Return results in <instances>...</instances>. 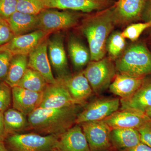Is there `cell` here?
<instances>
[{
	"label": "cell",
	"instance_id": "1",
	"mask_svg": "<svg viewBox=\"0 0 151 151\" xmlns=\"http://www.w3.org/2000/svg\"><path fill=\"white\" fill-rule=\"evenodd\" d=\"M112 6L87 15L82 21L81 31L88 42L90 61L105 57L107 40L116 26Z\"/></svg>",
	"mask_w": 151,
	"mask_h": 151
},
{
	"label": "cell",
	"instance_id": "2",
	"mask_svg": "<svg viewBox=\"0 0 151 151\" xmlns=\"http://www.w3.org/2000/svg\"><path fill=\"white\" fill-rule=\"evenodd\" d=\"M79 105L58 108L39 107L28 116L29 125L37 133L60 136L76 124Z\"/></svg>",
	"mask_w": 151,
	"mask_h": 151
},
{
	"label": "cell",
	"instance_id": "3",
	"mask_svg": "<svg viewBox=\"0 0 151 151\" xmlns=\"http://www.w3.org/2000/svg\"><path fill=\"white\" fill-rule=\"evenodd\" d=\"M115 60L116 72L134 77L151 74V51L145 43L135 42Z\"/></svg>",
	"mask_w": 151,
	"mask_h": 151
},
{
	"label": "cell",
	"instance_id": "4",
	"mask_svg": "<svg viewBox=\"0 0 151 151\" xmlns=\"http://www.w3.org/2000/svg\"><path fill=\"white\" fill-rule=\"evenodd\" d=\"M59 137L18 133L8 135L4 142L8 151H55Z\"/></svg>",
	"mask_w": 151,
	"mask_h": 151
},
{
	"label": "cell",
	"instance_id": "5",
	"mask_svg": "<svg viewBox=\"0 0 151 151\" xmlns=\"http://www.w3.org/2000/svg\"><path fill=\"white\" fill-rule=\"evenodd\" d=\"M83 72L93 92L97 94L109 87L117 72L114 60L109 57L89 61Z\"/></svg>",
	"mask_w": 151,
	"mask_h": 151
},
{
	"label": "cell",
	"instance_id": "6",
	"mask_svg": "<svg viewBox=\"0 0 151 151\" xmlns=\"http://www.w3.org/2000/svg\"><path fill=\"white\" fill-rule=\"evenodd\" d=\"M39 29L50 33L75 27L79 22L81 14L68 10H44L39 14Z\"/></svg>",
	"mask_w": 151,
	"mask_h": 151
},
{
	"label": "cell",
	"instance_id": "7",
	"mask_svg": "<svg viewBox=\"0 0 151 151\" xmlns=\"http://www.w3.org/2000/svg\"><path fill=\"white\" fill-rule=\"evenodd\" d=\"M120 105L119 98H101L96 99L86 105L78 113L76 124L102 121L118 111Z\"/></svg>",
	"mask_w": 151,
	"mask_h": 151
},
{
	"label": "cell",
	"instance_id": "8",
	"mask_svg": "<svg viewBox=\"0 0 151 151\" xmlns=\"http://www.w3.org/2000/svg\"><path fill=\"white\" fill-rule=\"evenodd\" d=\"M47 52L50 65L56 73V79L64 80L72 75L68 67L62 34H55L47 38Z\"/></svg>",
	"mask_w": 151,
	"mask_h": 151
},
{
	"label": "cell",
	"instance_id": "9",
	"mask_svg": "<svg viewBox=\"0 0 151 151\" xmlns=\"http://www.w3.org/2000/svg\"><path fill=\"white\" fill-rule=\"evenodd\" d=\"M91 151H107L112 146L111 129L103 120L80 124Z\"/></svg>",
	"mask_w": 151,
	"mask_h": 151
},
{
	"label": "cell",
	"instance_id": "10",
	"mask_svg": "<svg viewBox=\"0 0 151 151\" xmlns=\"http://www.w3.org/2000/svg\"><path fill=\"white\" fill-rule=\"evenodd\" d=\"M147 1L117 0L112 6L116 26H125L141 19Z\"/></svg>",
	"mask_w": 151,
	"mask_h": 151
},
{
	"label": "cell",
	"instance_id": "11",
	"mask_svg": "<svg viewBox=\"0 0 151 151\" xmlns=\"http://www.w3.org/2000/svg\"><path fill=\"white\" fill-rule=\"evenodd\" d=\"M77 105L70 96L64 81L57 79L54 84H48L42 92L39 107L58 108Z\"/></svg>",
	"mask_w": 151,
	"mask_h": 151
},
{
	"label": "cell",
	"instance_id": "12",
	"mask_svg": "<svg viewBox=\"0 0 151 151\" xmlns=\"http://www.w3.org/2000/svg\"><path fill=\"white\" fill-rule=\"evenodd\" d=\"M111 129H138L150 119L144 112L133 109H121L103 120Z\"/></svg>",
	"mask_w": 151,
	"mask_h": 151
},
{
	"label": "cell",
	"instance_id": "13",
	"mask_svg": "<svg viewBox=\"0 0 151 151\" xmlns=\"http://www.w3.org/2000/svg\"><path fill=\"white\" fill-rule=\"evenodd\" d=\"M46 9L94 12L108 8L113 4V0H45Z\"/></svg>",
	"mask_w": 151,
	"mask_h": 151
},
{
	"label": "cell",
	"instance_id": "14",
	"mask_svg": "<svg viewBox=\"0 0 151 151\" xmlns=\"http://www.w3.org/2000/svg\"><path fill=\"white\" fill-rule=\"evenodd\" d=\"M40 29L22 35L16 36L0 49L8 50L13 55L29 54L49 34Z\"/></svg>",
	"mask_w": 151,
	"mask_h": 151
},
{
	"label": "cell",
	"instance_id": "15",
	"mask_svg": "<svg viewBox=\"0 0 151 151\" xmlns=\"http://www.w3.org/2000/svg\"><path fill=\"white\" fill-rule=\"evenodd\" d=\"M47 37L28 55V67L39 72L48 84L57 81L52 71L47 53Z\"/></svg>",
	"mask_w": 151,
	"mask_h": 151
},
{
	"label": "cell",
	"instance_id": "16",
	"mask_svg": "<svg viewBox=\"0 0 151 151\" xmlns=\"http://www.w3.org/2000/svg\"><path fill=\"white\" fill-rule=\"evenodd\" d=\"M76 124L60 135L56 151H91L81 125Z\"/></svg>",
	"mask_w": 151,
	"mask_h": 151
},
{
	"label": "cell",
	"instance_id": "17",
	"mask_svg": "<svg viewBox=\"0 0 151 151\" xmlns=\"http://www.w3.org/2000/svg\"><path fill=\"white\" fill-rule=\"evenodd\" d=\"M12 90L14 109L28 116L39 107L42 92H34L17 86L12 87Z\"/></svg>",
	"mask_w": 151,
	"mask_h": 151
},
{
	"label": "cell",
	"instance_id": "18",
	"mask_svg": "<svg viewBox=\"0 0 151 151\" xmlns=\"http://www.w3.org/2000/svg\"><path fill=\"white\" fill-rule=\"evenodd\" d=\"M63 81L70 96L77 105H84L94 93L83 70L74 75L70 76Z\"/></svg>",
	"mask_w": 151,
	"mask_h": 151
},
{
	"label": "cell",
	"instance_id": "19",
	"mask_svg": "<svg viewBox=\"0 0 151 151\" xmlns=\"http://www.w3.org/2000/svg\"><path fill=\"white\" fill-rule=\"evenodd\" d=\"M121 109H133L145 113L151 106V78H145L140 87L130 97L120 99Z\"/></svg>",
	"mask_w": 151,
	"mask_h": 151
},
{
	"label": "cell",
	"instance_id": "20",
	"mask_svg": "<svg viewBox=\"0 0 151 151\" xmlns=\"http://www.w3.org/2000/svg\"><path fill=\"white\" fill-rule=\"evenodd\" d=\"M145 78L134 77L116 73L109 86L110 92L121 99L130 97L135 93L142 84Z\"/></svg>",
	"mask_w": 151,
	"mask_h": 151
},
{
	"label": "cell",
	"instance_id": "21",
	"mask_svg": "<svg viewBox=\"0 0 151 151\" xmlns=\"http://www.w3.org/2000/svg\"><path fill=\"white\" fill-rule=\"evenodd\" d=\"M6 20L15 36L26 34L39 29L38 15L16 11Z\"/></svg>",
	"mask_w": 151,
	"mask_h": 151
},
{
	"label": "cell",
	"instance_id": "22",
	"mask_svg": "<svg viewBox=\"0 0 151 151\" xmlns=\"http://www.w3.org/2000/svg\"><path fill=\"white\" fill-rule=\"evenodd\" d=\"M110 139L112 145L120 151L132 148L142 142L139 133L135 129H113Z\"/></svg>",
	"mask_w": 151,
	"mask_h": 151
},
{
	"label": "cell",
	"instance_id": "23",
	"mask_svg": "<svg viewBox=\"0 0 151 151\" xmlns=\"http://www.w3.org/2000/svg\"><path fill=\"white\" fill-rule=\"evenodd\" d=\"M68 50L76 70H81L90 61L89 48L75 36L71 37L69 38L68 42Z\"/></svg>",
	"mask_w": 151,
	"mask_h": 151
},
{
	"label": "cell",
	"instance_id": "24",
	"mask_svg": "<svg viewBox=\"0 0 151 151\" xmlns=\"http://www.w3.org/2000/svg\"><path fill=\"white\" fill-rule=\"evenodd\" d=\"M28 55H14L11 59L7 75L4 82L11 87L16 86L28 68Z\"/></svg>",
	"mask_w": 151,
	"mask_h": 151
},
{
	"label": "cell",
	"instance_id": "25",
	"mask_svg": "<svg viewBox=\"0 0 151 151\" xmlns=\"http://www.w3.org/2000/svg\"><path fill=\"white\" fill-rule=\"evenodd\" d=\"M26 116L14 108H9L4 112V125L7 136L18 134L24 129L29 124Z\"/></svg>",
	"mask_w": 151,
	"mask_h": 151
},
{
	"label": "cell",
	"instance_id": "26",
	"mask_svg": "<svg viewBox=\"0 0 151 151\" xmlns=\"http://www.w3.org/2000/svg\"><path fill=\"white\" fill-rule=\"evenodd\" d=\"M48 84L40 73L28 68L16 86L34 92H42Z\"/></svg>",
	"mask_w": 151,
	"mask_h": 151
},
{
	"label": "cell",
	"instance_id": "27",
	"mask_svg": "<svg viewBox=\"0 0 151 151\" xmlns=\"http://www.w3.org/2000/svg\"><path fill=\"white\" fill-rule=\"evenodd\" d=\"M126 46V39L121 32H114L109 36L106 43V51L109 57L115 61L123 53Z\"/></svg>",
	"mask_w": 151,
	"mask_h": 151
},
{
	"label": "cell",
	"instance_id": "28",
	"mask_svg": "<svg viewBox=\"0 0 151 151\" xmlns=\"http://www.w3.org/2000/svg\"><path fill=\"white\" fill-rule=\"evenodd\" d=\"M45 0H17V11L38 15L46 9Z\"/></svg>",
	"mask_w": 151,
	"mask_h": 151
},
{
	"label": "cell",
	"instance_id": "29",
	"mask_svg": "<svg viewBox=\"0 0 151 151\" xmlns=\"http://www.w3.org/2000/svg\"><path fill=\"white\" fill-rule=\"evenodd\" d=\"M150 28L151 20L144 22L132 23L129 25L121 33L124 38L128 39L132 42H135L137 41L145 30Z\"/></svg>",
	"mask_w": 151,
	"mask_h": 151
},
{
	"label": "cell",
	"instance_id": "30",
	"mask_svg": "<svg viewBox=\"0 0 151 151\" xmlns=\"http://www.w3.org/2000/svg\"><path fill=\"white\" fill-rule=\"evenodd\" d=\"M12 89L4 81L0 82V112L9 109L12 100Z\"/></svg>",
	"mask_w": 151,
	"mask_h": 151
},
{
	"label": "cell",
	"instance_id": "31",
	"mask_svg": "<svg viewBox=\"0 0 151 151\" xmlns=\"http://www.w3.org/2000/svg\"><path fill=\"white\" fill-rule=\"evenodd\" d=\"M13 55L8 50L0 49V82L5 81Z\"/></svg>",
	"mask_w": 151,
	"mask_h": 151
},
{
	"label": "cell",
	"instance_id": "32",
	"mask_svg": "<svg viewBox=\"0 0 151 151\" xmlns=\"http://www.w3.org/2000/svg\"><path fill=\"white\" fill-rule=\"evenodd\" d=\"M14 37L7 21L0 17V47L8 43Z\"/></svg>",
	"mask_w": 151,
	"mask_h": 151
},
{
	"label": "cell",
	"instance_id": "33",
	"mask_svg": "<svg viewBox=\"0 0 151 151\" xmlns=\"http://www.w3.org/2000/svg\"><path fill=\"white\" fill-rule=\"evenodd\" d=\"M17 0H0V17L7 19L17 11Z\"/></svg>",
	"mask_w": 151,
	"mask_h": 151
},
{
	"label": "cell",
	"instance_id": "34",
	"mask_svg": "<svg viewBox=\"0 0 151 151\" xmlns=\"http://www.w3.org/2000/svg\"><path fill=\"white\" fill-rule=\"evenodd\" d=\"M137 130L142 142L151 148V121L147 122Z\"/></svg>",
	"mask_w": 151,
	"mask_h": 151
},
{
	"label": "cell",
	"instance_id": "35",
	"mask_svg": "<svg viewBox=\"0 0 151 151\" xmlns=\"http://www.w3.org/2000/svg\"><path fill=\"white\" fill-rule=\"evenodd\" d=\"M141 19L143 20L144 22L151 20V0H147L142 14Z\"/></svg>",
	"mask_w": 151,
	"mask_h": 151
},
{
	"label": "cell",
	"instance_id": "36",
	"mask_svg": "<svg viewBox=\"0 0 151 151\" xmlns=\"http://www.w3.org/2000/svg\"><path fill=\"white\" fill-rule=\"evenodd\" d=\"M4 113L0 112V142H4L7 136L6 133L4 125Z\"/></svg>",
	"mask_w": 151,
	"mask_h": 151
},
{
	"label": "cell",
	"instance_id": "37",
	"mask_svg": "<svg viewBox=\"0 0 151 151\" xmlns=\"http://www.w3.org/2000/svg\"><path fill=\"white\" fill-rule=\"evenodd\" d=\"M121 151H151V148L145 144L141 142L136 147Z\"/></svg>",
	"mask_w": 151,
	"mask_h": 151
},
{
	"label": "cell",
	"instance_id": "38",
	"mask_svg": "<svg viewBox=\"0 0 151 151\" xmlns=\"http://www.w3.org/2000/svg\"><path fill=\"white\" fill-rule=\"evenodd\" d=\"M0 151H8L6 148L4 142H0Z\"/></svg>",
	"mask_w": 151,
	"mask_h": 151
},
{
	"label": "cell",
	"instance_id": "39",
	"mask_svg": "<svg viewBox=\"0 0 151 151\" xmlns=\"http://www.w3.org/2000/svg\"><path fill=\"white\" fill-rule=\"evenodd\" d=\"M145 114L151 120V106L146 109L145 112Z\"/></svg>",
	"mask_w": 151,
	"mask_h": 151
},
{
	"label": "cell",
	"instance_id": "40",
	"mask_svg": "<svg viewBox=\"0 0 151 151\" xmlns=\"http://www.w3.org/2000/svg\"><path fill=\"white\" fill-rule=\"evenodd\" d=\"M149 46L150 47V49L151 50V40L149 42Z\"/></svg>",
	"mask_w": 151,
	"mask_h": 151
},
{
	"label": "cell",
	"instance_id": "41",
	"mask_svg": "<svg viewBox=\"0 0 151 151\" xmlns=\"http://www.w3.org/2000/svg\"></svg>",
	"mask_w": 151,
	"mask_h": 151
}]
</instances>
